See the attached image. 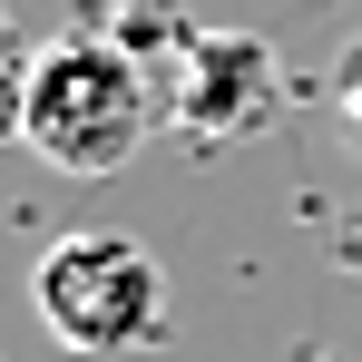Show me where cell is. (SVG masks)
I'll return each mask as SVG.
<instances>
[{"instance_id": "cell-1", "label": "cell", "mask_w": 362, "mask_h": 362, "mask_svg": "<svg viewBox=\"0 0 362 362\" xmlns=\"http://www.w3.org/2000/svg\"><path fill=\"white\" fill-rule=\"evenodd\" d=\"M157 118H177V108L147 88L137 49H118L108 30L49 40L40 59L20 69V88H10L20 147H30L40 167H59V177H118L127 157L157 137Z\"/></svg>"}, {"instance_id": "cell-2", "label": "cell", "mask_w": 362, "mask_h": 362, "mask_svg": "<svg viewBox=\"0 0 362 362\" xmlns=\"http://www.w3.org/2000/svg\"><path fill=\"white\" fill-rule=\"evenodd\" d=\"M30 303L59 353H147L167 333V274L118 226H78L30 264Z\"/></svg>"}, {"instance_id": "cell-3", "label": "cell", "mask_w": 362, "mask_h": 362, "mask_svg": "<svg viewBox=\"0 0 362 362\" xmlns=\"http://www.w3.org/2000/svg\"><path fill=\"white\" fill-rule=\"evenodd\" d=\"M167 108L206 147L255 137L274 118V40H255V30H186V69L167 88Z\"/></svg>"}, {"instance_id": "cell-4", "label": "cell", "mask_w": 362, "mask_h": 362, "mask_svg": "<svg viewBox=\"0 0 362 362\" xmlns=\"http://www.w3.org/2000/svg\"><path fill=\"white\" fill-rule=\"evenodd\" d=\"M323 98H333V118H343V137H353V157H362V40H343V59H333V78H323Z\"/></svg>"}]
</instances>
